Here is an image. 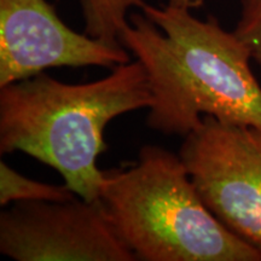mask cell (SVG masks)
<instances>
[{
	"instance_id": "obj_6",
	"label": "cell",
	"mask_w": 261,
	"mask_h": 261,
	"mask_svg": "<svg viewBox=\"0 0 261 261\" xmlns=\"http://www.w3.org/2000/svg\"><path fill=\"white\" fill-rule=\"evenodd\" d=\"M130 61L128 50L73 31L46 0H0V89L48 68Z\"/></svg>"
},
{
	"instance_id": "obj_10",
	"label": "cell",
	"mask_w": 261,
	"mask_h": 261,
	"mask_svg": "<svg viewBox=\"0 0 261 261\" xmlns=\"http://www.w3.org/2000/svg\"><path fill=\"white\" fill-rule=\"evenodd\" d=\"M203 2L204 0H167V4L191 10L201 8L203 5Z\"/></svg>"
},
{
	"instance_id": "obj_1",
	"label": "cell",
	"mask_w": 261,
	"mask_h": 261,
	"mask_svg": "<svg viewBox=\"0 0 261 261\" xmlns=\"http://www.w3.org/2000/svg\"><path fill=\"white\" fill-rule=\"evenodd\" d=\"M133 12L120 44L144 67L152 103L146 125L187 137L213 116L261 130V86L249 48L214 17L204 21L171 4Z\"/></svg>"
},
{
	"instance_id": "obj_8",
	"label": "cell",
	"mask_w": 261,
	"mask_h": 261,
	"mask_svg": "<svg viewBox=\"0 0 261 261\" xmlns=\"http://www.w3.org/2000/svg\"><path fill=\"white\" fill-rule=\"evenodd\" d=\"M67 185H51L29 179L4 161L0 162V205L14 202L51 201L63 202L76 197Z\"/></svg>"
},
{
	"instance_id": "obj_7",
	"label": "cell",
	"mask_w": 261,
	"mask_h": 261,
	"mask_svg": "<svg viewBox=\"0 0 261 261\" xmlns=\"http://www.w3.org/2000/svg\"><path fill=\"white\" fill-rule=\"evenodd\" d=\"M85 33L112 46H122L120 35L128 24L132 8L143 10L144 0H79Z\"/></svg>"
},
{
	"instance_id": "obj_2",
	"label": "cell",
	"mask_w": 261,
	"mask_h": 261,
	"mask_svg": "<svg viewBox=\"0 0 261 261\" xmlns=\"http://www.w3.org/2000/svg\"><path fill=\"white\" fill-rule=\"evenodd\" d=\"M143 64H119L96 81L67 84L44 71L0 89V152H24L60 173L85 201H98L107 126L117 116L150 108Z\"/></svg>"
},
{
	"instance_id": "obj_5",
	"label": "cell",
	"mask_w": 261,
	"mask_h": 261,
	"mask_svg": "<svg viewBox=\"0 0 261 261\" xmlns=\"http://www.w3.org/2000/svg\"><path fill=\"white\" fill-rule=\"evenodd\" d=\"M0 253L16 261H136L99 201L14 202L0 213Z\"/></svg>"
},
{
	"instance_id": "obj_4",
	"label": "cell",
	"mask_w": 261,
	"mask_h": 261,
	"mask_svg": "<svg viewBox=\"0 0 261 261\" xmlns=\"http://www.w3.org/2000/svg\"><path fill=\"white\" fill-rule=\"evenodd\" d=\"M179 156L205 207L261 252V130L205 115Z\"/></svg>"
},
{
	"instance_id": "obj_9",
	"label": "cell",
	"mask_w": 261,
	"mask_h": 261,
	"mask_svg": "<svg viewBox=\"0 0 261 261\" xmlns=\"http://www.w3.org/2000/svg\"><path fill=\"white\" fill-rule=\"evenodd\" d=\"M242 10L233 33L249 48L261 70V0H241Z\"/></svg>"
},
{
	"instance_id": "obj_3",
	"label": "cell",
	"mask_w": 261,
	"mask_h": 261,
	"mask_svg": "<svg viewBox=\"0 0 261 261\" xmlns=\"http://www.w3.org/2000/svg\"><path fill=\"white\" fill-rule=\"evenodd\" d=\"M99 203L140 261H261V252L205 207L179 154L145 145L128 167L104 171Z\"/></svg>"
}]
</instances>
